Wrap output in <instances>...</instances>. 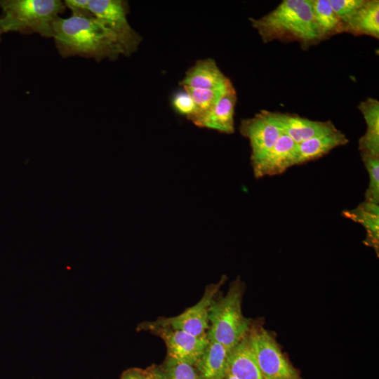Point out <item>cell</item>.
<instances>
[{"mask_svg":"<svg viewBox=\"0 0 379 379\" xmlns=\"http://www.w3.org/2000/svg\"><path fill=\"white\" fill-rule=\"evenodd\" d=\"M228 354L229 350L225 347L209 340L195 365L197 379H223L228 375Z\"/></svg>","mask_w":379,"mask_h":379,"instance_id":"cell-16","label":"cell"},{"mask_svg":"<svg viewBox=\"0 0 379 379\" xmlns=\"http://www.w3.org/2000/svg\"><path fill=\"white\" fill-rule=\"evenodd\" d=\"M226 280L227 277L222 275L218 282L207 285L201 298L180 314L173 317H159L149 322L154 326L182 330L195 336L207 335L209 308Z\"/></svg>","mask_w":379,"mask_h":379,"instance_id":"cell-7","label":"cell"},{"mask_svg":"<svg viewBox=\"0 0 379 379\" xmlns=\"http://www.w3.org/2000/svg\"><path fill=\"white\" fill-rule=\"evenodd\" d=\"M348 142L346 135L337 129L298 143L295 149L293 166L319 159L332 149Z\"/></svg>","mask_w":379,"mask_h":379,"instance_id":"cell-13","label":"cell"},{"mask_svg":"<svg viewBox=\"0 0 379 379\" xmlns=\"http://www.w3.org/2000/svg\"><path fill=\"white\" fill-rule=\"evenodd\" d=\"M328 1L333 11L344 25L350 20L364 1V0Z\"/></svg>","mask_w":379,"mask_h":379,"instance_id":"cell-24","label":"cell"},{"mask_svg":"<svg viewBox=\"0 0 379 379\" xmlns=\"http://www.w3.org/2000/svg\"><path fill=\"white\" fill-rule=\"evenodd\" d=\"M232 85V84L226 88L220 90H209L182 86L185 91L192 98L196 107L195 113L187 119L192 121L211 109L221 95Z\"/></svg>","mask_w":379,"mask_h":379,"instance_id":"cell-22","label":"cell"},{"mask_svg":"<svg viewBox=\"0 0 379 379\" xmlns=\"http://www.w3.org/2000/svg\"><path fill=\"white\" fill-rule=\"evenodd\" d=\"M137 331H145L160 338L166 348V355L195 366L208 343L206 336H195L186 331L152 324L144 321L136 327Z\"/></svg>","mask_w":379,"mask_h":379,"instance_id":"cell-8","label":"cell"},{"mask_svg":"<svg viewBox=\"0 0 379 379\" xmlns=\"http://www.w3.org/2000/svg\"><path fill=\"white\" fill-rule=\"evenodd\" d=\"M266 112L270 119L296 144L337 130L331 121H314L301 117L298 114L267 110Z\"/></svg>","mask_w":379,"mask_h":379,"instance_id":"cell-10","label":"cell"},{"mask_svg":"<svg viewBox=\"0 0 379 379\" xmlns=\"http://www.w3.org/2000/svg\"><path fill=\"white\" fill-rule=\"evenodd\" d=\"M146 369L152 379H197L194 366L167 355L161 364Z\"/></svg>","mask_w":379,"mask_h":379,"instance_id":"cell-21","label":"cell"},{"mask_svg":"<svg viewBox=\"0 0 379 379\" xmlns=\"http://www.w3.org/2000/svg\"><path fill=\"white\" fill-rule=\"evenodd\" d=\"M67 9L74 15H90L88 9L89 0H63Z\"/></svg>","mask_w":379,"mask_h":379,"instance_id":"cell-26","label":"cell"},{"mask_svg":"<svg viewBox=\"0 0 379 379\" xmlns=\"http://www.w3.org/2000/svg\"><path fill=\"white\" fill-rule=\"evenodd\" d=\"M237 93L233 85L221 95L216 104L204 114L191 121L197 126L230 134L234 131V109Z\"/></svg>","mask_w":379,"mask_h":379,"instance_id":"cell-12","label":"cell"},{"mask_svg":"<svg viewBox=\"0 0 379 379\" xmlns=\"http://www.w3.org/2000/svg\"><path fill=\"white\" fill-rule=\"evenodd\" d=\"M296 143L284 133L264 155L252 165L255 178L280 175L293 166Z\"/></svg>","mask_w":379,"mask_h":379,"instance_id":"cell-11","label":"cell"},{"mask_svg":"<svg viewBox=\"0 0 379 379\" xmlns=\"http://www.w3.org/2000/svg\"><path fill=\"white\" fill-rule=\"evenodd\" d=\"M52 39L58 55L64 59L77 56L99 62L115 60L122 55L114 35L92 14L58 18Z\"/></svg>","mask_w":379,"mask_h":379,"instance_id":"cell-1","label":"cell"},{"mask_svg":"<svg viewBox=\"0 0 379 379\" xmlns=\"http://www.w3.org/2000/svg\"><path fill=\"white\" fill-rule=\"evenodd\" d=\"M244 282L237 277L223 296L214 298L209 308L207 337L228 350L237 345L249 332L251 320L242 312Z\"/></svg>","mask_w":379,"mask_h":379,"instance_id":"cell-4","label":"cell"},{"mask_svg":"<svg viewBox=\"0 0 379 379\" xmlns=\"http://www.w3.org/2000/svg\"><path fill=\"white\" fill-rule=\"evenodd\" d=\"M248 334L264 379H302L268 331L252 325Z\"/></svg>","mask_w":379,"mask_h":379,"instance_id":"cell-5","label":"cell"},{"mask_svg":"<svg viewBox=\"0 0 379 379\" xmlns=\"http://www.w3.org/2000/svg\"><path fill=\"white\" fill-rule=\"evenodd\" d=\"M344 32L355 36L367 35L379 38V1L364 0L344 25Z\"/></svg>","mask_w":379,"mask_h":379,"instance_id":"cell-17","label":"cell"},{"mask_svg":"<svg viewBox=\"0 0 379 379\" xmlns=\"http://www.w3.org/2000/svg\"><path fill=\"white\" fill-rule=\"evenodd\" d=\"M4 35L1 29H0V43L1 42V40H2V36ZM0 70H1V62H0Z\"/></svg>","mask_w":379,"mask_h":379,"instance_id":"cell-29","label":"cell"},{"mask_svg":"<svg viewBox=\"0 0 379 379\" xmlns=\"http://www.w3.org/2000/svg\"><path fill=\"white\" fill-rule=\"evenodd\" d=\"M0 29L52 39L56 20L67 10L62 0H0Z\"/></svg>","mask_w":379,"mask_h":379,"instance_id":"cell-3","label":"cell"},{"mask_svg":"<svg viewBox=\"0 0 379 379\" xmlns=\"http://www.w3.org/2000/svg\"><path fill=\"white\" fill-rule=\"evenodd\" d=\"M232 84L213 59L198 60L185 74L180 81L182 86L196 88L220 90Z\"/></svg>","mask_w":379,"mask_h":379,"instance_id":"cell-14","label":"cell"},{"mask_svg":"<svg viewBox=\"0 0 379 379\" xmlns=\"http://www.w3.org/2000/svg\"><path fill=\"white\" fill-rule=\"evenodd\" d=\"M343 214L362 225L366 230L364 244L372 247L378 255L379 251V206L364 201L353 210Z\"/></svg>","mask_w":379,"mask_h":379,"instance_id":"cell-19","label":"cell"},{"mask_svg":"<svg viewBox=\"0 0 379 379\" xmlns=\"http://www.w3.org/2000/svg\"><path fill=\"white\" fill-rule=\"evenodd\" d=\"M239 132L249 140L251 164L260 160L283 133L268 117L266 110H262L252 118L243 119Z\"/></svg>","mask_w":379,"mask_h":379,"instance_id":"cell-9","label":"cell"},{"mask_svg":"<svg viewBox=\"0 0 379 379\" xmlns=\"http://www.w3.org/2000/svg\"><path fill=\"white\" fill-rule=\"evenodd\" d=\"M223 379H238L236 377L230 375V374H228L227 375H226Z\"/></svg>","mask_w":379,"mask_h":379,"instance_id":"cell-28","label":"cell"},{"mask_svg":"<svg viewBox=\"0 0 379 379\" xmlns=\"http://www.w3.org/2000/svg\"><path fill=\"white\" fill-rule=\"evenodd\" d=\"M314 18L321 41L345 32L344 23L333 11L328 0H312Z\"/></svg>","mask_w":379,"mask_h":379,"instance_id":"cell-20","label":"cell"},{"mask_svg":"<svg viewBox=\"0 0 379 379\" xmlns=\"http://www.w3.org/2000/svg\"><path fill=\"white\" fill-rule=\"evenodd\" d=\"M366 124V131L359 140L360 152L379 156V102L368 98L359 106Z\"/></svg>","mask_w":379,"mask_h":379,"instance_id":"cell-18","label":"cell"},{"mask_svg":"<svg viewBox=\"0 0 379 379\" xmlns=\"http://www.w3.org/2000/svg\"><path fill=\"white\" fill-rule=\"evenodd\" d=\"M119 379H152L146 368L131 367L124 370Z\"/></svg>","mask_w":379,"mask_h":379,"instance_id":"cell-27","label":"cell"},{"mask_svg":"<svg viewBox=\"0 0 379 379\" xmlns=\"http://www.w3.org/2000/svg\"><path fill=\"white\" fill-rule=\"evenodd\" d=\"M369 182L365 192V201L378 205L379 203V156L361 152Z\"/></svg>","mask_w":379,"mask_h":379,"instance_id":"cell-23","label":"cell"},{"mask_svg":"<svg viewBox=\"0 0 379 379\" xmlns=\"http://www.w3.org/2000/svg\"><path fill=\"white\" fill-rule=\"evenodd\" d=\"M88 9L114 35L122 55L130 56L137 51L141 36L128 21L129 7L126 1L89 0Z\"/></svg>","mask_w":379,"mask_h":379,"instance_id":"cell-6","label":"cell"},{"mask_svg":"<svg viewBox=\"0 0 379 379\" xmlns=\"http://www.w3.org/2000/svg\"><path fill=\"white\" fill-rule=\"evenodd\" d=\"M249 20L264 43L297 42L307 49L321 42L312 0H284L262 17Z\"/></svg>","mask_w":379,"mask_h":379,"instance_id":"cell-2","label":"cell"},{"mask_svg":"<svg viewBox=\"0 0 379 379\" xmlns=\"http://www.w3.org/2000/svg\"><path fill=\"white\" fill-rule=\"evenodd\" d=\"M228 374L238 379H264L248 333L229 350Z\"/></svg>","mask_w":379,"mask_h":379,"instance_id":"cell-15","label":"cell"},{"mask_svg":"<svg viewBox=\"0 0 379 379\" xmlns=\"http://www.w3.org/2000/svg\"><path fill=\"white\" fill-rule=\"evenodd\" d=\"M173 108L187 118L192 116L196 112V107L190 95L185 91L175 94L173 98Z\"/></svg>","mask_w":379,"mask_h":379,"instance_id":"cell-25","label":"cell"}]
</instances>
